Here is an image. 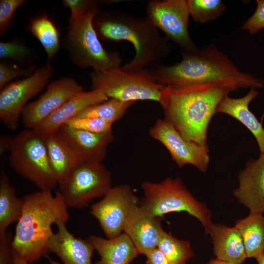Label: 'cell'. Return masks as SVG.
Wrapping results in <instances>:
<instances>
[{
  "label": "cell",
  "instance_id": "obj_17",
  "mask_svg": "<svg viewBox=\"0 0 264 264\" xmlns=\"http://www.w3.org/2000/svg\"><path fill=\"white\" fill-rule=\"evenodd\" d=\"M240 185L234 195L250 213L264 212V153L251 159L239 175Z\"/></svg>",
  "mask_w": 264,
  "mask_h": 264
},
{
  "label": "cell",
  "instance_id": "obj_13",
  "mask_svg": "<svg viewBox=\"0 0 264 264\" xmlns=\"http://www.w3.org/2000/svg\"><path fill=\"white\" fill-rule=\"evenodd\" d=\"M149 133L167 149L178 167L190 164L201 172L206 171L209 162L208 146L186 140L164 119L157 120Z\"/></svg>",
  "mask_w": 264,
  "mask_h": 264
},
{
  "label": "cell",
  "instance_id": "obj_10",
  "mask_svg": "<svg viewBox=\"0 0 264 264\" xmlns=\"http://www.w3.org/2000/svg\"><path fill=\"white\" fill-rule=\"evenodd\" d=\"M54 73L49 63L31 75L6 85L0 90V119L8 129L16 130L27 102L43 90Z\"/></svg>",
  "mask_w": 264,
  "mask_h": 264
},
{
  "label": "cell",
  "instance_id": "obj_6",
  "mask_svg": "<svg viewBox=\"0 0 264 264\" xmlns=\"http://www.w3.org/2000/svg\"><path fill=\"white\" fill-rule=\"evenodd\" d=\"M8 162L14 171L41 191H51L58 185L51 170L42 135L26 129L12 136Z\"/></svg>",
  "mask_w": 264,
  "mask_h": 264
},
{
  "label": "cell",
  "instance_id": "obj_34",
  "mask_svg": "<svg viewBox=\"0 0 264 264\" xmlns=\"http://www.w3.org/2000/svg\"><path fill=\"white\" fill-rule=\"evenodd\" d=\"M257 8L254 14L243 24L242 29L251 34L264 28V0H257Z\"/></svg>",
  "mask_w": 264,
  "mask_h": 264
},
{
  "label": "cell",
  "instance_id": "obj_37",
  "mask_svg": "<svg viewBox=\"0 0 264 264\" xmlns=\"http://www.w3.org/2000/svg\"><path fill=\"white\" fill-rule=\"evenodd\" d=\"M146 264H172L166 257L157 248L147 253Z\"/></svg>",
  "mask_w": 264,
  "mask_h": 264
},
{
  "label": "cell",
  "instance_id": "obj_42",
  "mask_svg": "<svg viewBox=\"0 0 264 264\" xmlns=\"http://www.w3.org/2000/svg\"><path fill=\"white\" fill-rule=\"evenodd\" d=\"M47 258L50 264H61L58 262L51 259L48 256H47Z\"/></svg>",
  "mask_w": 264,
  "mask_h": 264
},
{
  "label": "cell",
  "instance_id": "obj_21",
  "mask_svg": "<svg viewBox=\"0 0 264 264\" xmlns=\"http://www.w3.org/2000/svg\"><path fill=\"white\" fill-rule=\"evenodd\" d=\"M41 135L46 146L51 170L59 184L81 161L58 130Z\"/></svg>",
  "mask_w": 264,
  "mask_h": 264
},
{
  "label": "cell",
  "instance_id": "obj_20",
  "mask_svg": "<svg viewBox=\"0 0 264 264\" xmlns=\"http://www.w3.org/2000/svg\"><path fill=\"white\" fill-rule=\"evenodd\" d=\"M259 92L255 88H251L245 96L233 98L224 97L216 110V113H223L236 119L246 127L253 134L258 144L261 154L264 153V129L254 114L249 109L250 102Z\"/></svg>",
  "mask_w": 264,
  "mask_h": 264
},
{
  "label": "cell",
  "instance_id": "obj_35",
  "mask_svg": "<svg viewBox=\"0 0 264 264\" xmlns=\"http://www.w3.org/2000/svg\"><path fill=\"white\" fill-rule=\"evenodd\" d=\"M99 2L93 0H64L62 2L63 6L70 10L69 21L83 16L91 8L98 5Z\"/></svg>",
  "mask_w": 264,
  "mask_h": 264
},
{
  "label": "cell",
  "instance_id": "obj_5",
  "mask_svg": "<svg viewBox=\"0 0 264 264\" xmlns=\"http://www.w3.org/2000/svg\"><path fill=\"white\" fill-rule=\"evenodd\" d=\"M99 9L95 6L84 15L69 21L64 44L72 63L82 68L103 71L120 67L119 53L106 50L94 29L93 20Z\"/></svg>",
  "mask_w": 264,
  "mask_h": 264
},
{
  "label": "cell",
  "instance_id": "obj_16",
  "mask_svg": "<svg viewBox=\"0 0 264 264\" xmlns=\"http://www.w3.org/2000/svg\"><path fill=\"white\" fill-rule=\"evenodd\" d=\"M81 162L102 163L114 140L112 131L95 133L74 129L64 124L58 130Z\"/></svg>",
  "mask_w": 264,
  "mask_h": 264
},
{
  "label": "cell",
  "instance_id": "obj_36",
  "mask_svg": "<svg viewBox=\"0 0 264 264\" xmlns=\"http://www.w3.org/2000/svg\"><path fill=\"white\" fill-rule=\"evenodd\" d=\"M12 235L6 232L0 236V264H13Z\"/></svg>",
  "mask_w": 264,
  "mask_h": 264
},
{
  "label": "cell",
  "instance_id": "obj_38",
  "mask_svg": "<svg viewBox=\"0 0 264 264\" xmlns=\"http://www.w3.org/2000/svg\"><path fill=\"white\" fill-rule=\"evenodd\" d=\"M12 136H1L0 139V153L3 154L6 150L9 151Z\"/></svg>",
  "mask_w": 264,
  "mask_h": 264
},
{
  "label": "cell",
  "instance_id": "obj_41",
  "mask_svg": "<svg viewBox=\"0 0 264 264\" xmlns=\"http://www.w3.org/2000/svg\"><path fill=\"white\" fill-rule=\"evenodd\" d=\"M258 264H264V252L255 258Z\"/></svg>",
  "mask_w": 264,
  "mask_h": 264
},
{
  "label": "cell",
  "instance_id": "obj_24",
  "mask_svg": "<svg viewBox=\"0 0 264 264\" xmlns=\"http://www.w3.org/2000/svg\"><path fill=\"white\" fill-rule=\"evenodd\" d=\"M23 198L18 197L7 175L0 176V236L7 232L12 223L20 220L23 209Z\"/></svg>",
  "mask_w": 264,
  "mask_h": 264
},
{
  "label": "cell",
  "instance_id": "obj_8",
  "mask_svg": "<svg viewBox=\"0 0 264 264\" xmlns=\"http://www.w3.org/2000/svg\"><path fill=\"white\" fill-rule=\"evenodd\" d=\"M92 89L99 90L108 98L124 102L150 100L159 102L165 87L156 82L148 69L130 71L121 67L90 74Z\"/></svg>",
  "mask_w": 264,
  "mask_h": 264
},
{
  "label": "cell",
  "instance_id": "obj_26",
  "mask_svg": "<svg viewBox=\"0 0 264 264\" xmlns=\"http://www.w3.org/2000/svg\"><path fill=\"white\" fill-rule=\"evenodd\" d=\"M28 30L42 45L48 59H53L60 44V33L54 22L46 14L40 15L30 20Z\"/></svg>",
  "mask_w": 264,
  "mask_h": 264
},
{
  "label": "cell",
  "instance_id": "obj_12",
  "mask_svg": "<svg viewBox=\"0 0 264 264\" xmlns=\"http://www.w3.org/2000/svg\"><path fill=\"white\" fill-rule=\"evenodd\" d=\"M147 18L170 40L185 51L197 48L189 35L190 15L187 0H151L146 7Z\"/></svg>",
  "mask_w": 264,
  "mask_h": 264
},
{
  "label": "cell",
  "instance_id": "obj_15",
  "mask_svg": "<svg viewBox=\"0 0 264 264\" xmlns=\"http://www.w3.org/2000/svg\"><path fill=\"white\" fill-rule=\"evenodd\" d=\"M162 220L139 205L130 216L123 231L132 240L139 254L146 255L157 248L164 231Z\"/></svg>",
  "mask_w": 264,
  "mask_h": 264
},
{
  "label": "cell",
  "instance_id": "obj_11",
  "mask_svg": "<svg viewBox=\"0 0 264 264\" xmlns=\"http://www.w3.org/2000/svg\"><path fill=\"white\" fill-rule=\"evenodd\" d=\"M138 203V197L132 188L120 185L111 187L102 199L93 204L90 213L97 220L107 238L111 239L122 233Z\"/></svg>",
  "mask_w": 264,
  "mask_h": 264
},
{
  "label": "cell",
  "instance_id": "obj_7",
  "mask_svg": "<svg viewBox=\"0 0 264 264\" xmlns=\"http://www.w3.org/2000/svg\"><path fill=\"white\" fill-rule=\"evenodd\" d=\"M141 187L144 195L141 206L150 214L163 219L169 213L186 212L200 221L208 234L212 224L211 212L191 194L179 177H167L158 183L145 181Z\"/></svg>",
  "mask_w": 264,
  "mask_h": 264
},
{
  "label": "cell",
  "instance_id": "obj_9",
  "mask_svg": "<svg viewBox=\"0 0 264 264\" xmlns=\"http://www.w3.org/2000/svg\"><path fill=\"white\" fill-rule=\"evenodd\" d=\"M110 172L102 164L81 162L58 184L67 207L81 209L111 187Z\"/></svg>",
  "mask_w": 264,
  "mask_h": 264
},
{
  "label": "cell",
  "instance_id": "obj_29",
  "mask_svg": "<svg viewBox=\"0 0 264 264\" xmlns=\"http://www.w3.org/2000/svg\"><path fill=\"white\" fill-rule=\"evenodd\" d=\"M190 15L196 22L204 23L220 17L226 6L220 0H187Z\"/></svg>",
  "mask_w": 264,
  "mask_h": 264
},
{
  "label": "cell",
  "instance_id": "obj_33",
  "mask_svg": "<svg viewBox=\"0 0 264 264\" xmlns=\"http://www.w3.org/2000/svg\"><path fill=\"white\" fill-rule=\"evenodd\" d=\"M24 0H1L0 1V36L8 29L16 11L24 3Z\"/></svg>",
  "mask_w": 264,
  "mask_h": 264
},
{
  "label": "cell",
  "instance_id": "obj_3",
  "mask_svg": "<svg viewBox=\"0 0 264 264\" xmlns=\"http://www.w3.org/2000/svg\"><path fill=\"white\" fill-rule=\"evenodd\" d=\"M93 24L99 39L111 42L126 41L133 46L135 55L121 67L136 71L159 63L171 52L168 39L147 18H140L119 10L100 11Z\"/></svg>",
  "mask_w": 264,
  "mask_h": 264
},
{
  "label": "cell",
  "instance_id": "obj_4",
  "mask_svg": "<svg viewBox=\"0 0 264 264\" xmlns=\"http://www.w3.org/2000/svg\"><path fill=\"white\" fill-rule=\"evenodd\" d=\"M22 212L17 222L12 248L30 264L48 253L49 241L54 234L51 226L59 220L67 222L68 207L57 190L41 191L25 195Z\"/></svg>",
  "mask_w": 264,
  "mask_h": 264
},
{
  "label": "cell",
  "instance_id": "obj_25",
  "mask_svg": "<svg viewBox=\"0 0 264 264\" xmlns=\"http://www.w3.org/2000/svg\"><path fill=\"white\" fill-rule=\"evenodd\" d=\"M235 226L243 240L247 258H255L264 252V217L263 214L250 213L239 220Z\"/></svg>",
  "mask_w": 264,
  "mask_h": 264
},
{
  "label": "cell",
  "instance_id": "obj_28",
  "mask_svg": "<svg viewBox=\"0 0 264 264\" xmlns=\"http://www.w3.org/2000/svg\"><path fill=\"white\" fill-rule=\"evenodd\" d=\"M157 248L172 264H186L194 256L188 242L178 239L164 230L162 233Z\"/></svg>",
  "mask_w": 264,
  "mask_h": 264
},
{
  "label": "cell",
  "instance_id": "obj_1",
  "mask_svg": "<svg viewBox=\"0 0 264 264\" xmlns=\"http://www.w3.org/2000/svg\"><path fill=\"white\" fill-rule=\"evenodd\" d=\"M242 88L231 80L219 81L179 88L165 87L159 103L164 120L186 140L208 146V126L222 100L231 91Z\"/></svg>",
  "mask_w": 264,
  "mask_h": 264
},
{
  "label": "cell",
  "instance_id": "obj_23",
  "mask_svg": "<svg viewBox=\"0 0 264 264\" xmlns=\"http://www.w3.org/2000/svg\"><path fill=\"white\" fill-rule=\"evenodd\" d=\"M88 239L100 257L96 264H130L139 254L125 233L111 239L91 235Z\"/></svg>",
  "mask_w": 264,
  "mask_h": 264
},
{
  "label": "cell",
  "instance_id": "obj_22",
  "mask_svg": "<svg viewBox=\"0 0 264 264\" xmlns=\"http://www.w3.org/2000/svg\"><path fill=\"white\" fill-rule=\"evenodd\" d=\"M208 234L211 236L217 259L241 264L247 258L242 235L235 226L212 223Z\"/></svg>",
  "mask_w": 264,
  "mask_h": 264
},
{
  "label": "cell",
  "instance_id": "obj_32",
  "mask_svg": "<svg viewBox=\"0 0 264 264\" xmlns=\"http://www.w3.org/2000/svg\"><path fill=\"white\" fill-rule=\"evenodd\" d=\"M37 68L35 65L24 68L15 64L1 61L0 63V89L3 88L10 81L19 76H29Z\"/></svg>",
  "mask_w": 264,
  "mask_h": 264
},
{
  "label": "cell",
  "instance_id": "obj_30",
  "mask_svg": "<svg viewBox=\"0 0 264 264\" xmlns=\"http://www.w3.org/2000/svg\"><path fill=\"white\" fill-rule=\"evenodd\" d=\"M33 50L18 39L0 43V58L12 59L29 66L34 60Z\"/></svg>",
  "mask_w": 264,
  "mask_h": 264
},
{
  "label": "cell",
  "instance_id": "obj_19",
  "mask_svg": "<svg viewBox=\"0 0 264 264\" xmlns=\"http://www.w3.org/2000/svg\"><path fill=\"white\" fill-rule=\"evenodd\" d=\"M108 99L105 94L97 90L81 91L72 96L33 129L41 134L58 131L68 120L84 110Z\"/></svg>",
  "mask_w": 264,
  "mask_h": 264
},
{
  "label": "cell",
  "instance_id": "obj_31",
  "mask_svg": "<svg viewBox=\"0 0 264 264\" xmlns=\"http://www.w3.org/2000/svg\"><path fill=\"white\" fill-rule=\"evenodd\" d=\"M68 127L86 132L104 133L112 131V124L97 118L75 116L65 124Z\"/></svg>",
  "mask_w": 264,
  "mask_h": 264
},
{
  "label": "cell",
  "instance_id": "obj_27",
  "mask_svg": "<svg viewBox=\"0 0 264 264\" xmlns=\"http://www.w3.org/2000/svg\"><path fill=\"white\" fill-rule=\"evenodd\" d=\"M134 103L110 98L86 108L76 116L97 118L113 124L122 118Z\"/></svg>",
  "mask_w": 264,
  "mask_h": 264
},
{
  "label": "cell",
  "instance_id": "obj_18",
  "mask_svg": "<svg viewBox=\"0 0 264 264\" xmlns=\"http://www.w3.org/2000/svg\"><path fill=\"white\" fill-rule=\"evenodd\" d=\"M66 222L59 220L56 225L58 229L51 237L48 252L55 254L63 264H91V257L94 250L88 239L75 237L67 230Z\"/></svg>",
  "mask_w": 264,
  "mask_h": 264
},
{
  "label": "cell",
  "instance_id": "obj_2",
  "mask_svg": "<svg viewBox=\"0 0 264 264\" xmlns=\"http://www.w3.org/2000/svg\"><path fill=\"white\" fill-rule=\"evenodd\" d=\"M148 69L156 82L173 88L225 80L235 81L242 88L264 87L263 80L240 71L212 44L191 51H183L181 61L174 65L159 62Z\"/></svg>",
  "mask_w": 264,
  "mask_h": 264
},
{
  "label": "cell",
  "instance_id": "obj_39",
  "mask_svg": "<svg viewBox=\"0 0 264 264\" xmlns=\"http://www.w3.org/2000/svg\"><path fill=\"white\" fill-rule=\"evenodd\" d=\"M13 264H30L27 261L22 258L12 248Z\"/></svg>",
  "mask_w": 264,
  "mask_h": 264
},
{
  "label": "cell",
  "instance_id": "obj_14",
  "mask_svg": "<svg viewBox=\"0 0 264 264\" xmlns=\"http://www.w3.org/2000/svg\"><path fill=\"white\" fill-rule=\"evenodd\" d=\"M84 90L75 79L63 77L47 85L44 93L24 107L22 118L23 125L34 129L75 94Z\"/></svg>",
  "mask_w": 264,
  "mask_h": 264
},
{
  "label": "cell",
  "instance_id": "obj_40",
  "mask_svg": "<svg viewBox=\"0 0 264 264\" xmlns=\"http://www.w3.org/2000/svg\"><path fill=\"white\" fill-rule=\"evenodd\" d=\"M207 264H240L236 263L226 262L218 259L211 260Z\"/></svg>",
  "mask_w": 264,
  "mask_h": 264
}]
</instances>
